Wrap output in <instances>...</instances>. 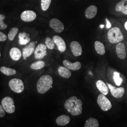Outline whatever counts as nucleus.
<instances>
[{
  "instance_id": "nucleus-1",
  "label": "nucleus",
  "mask_w": 127,
  "mask_h": 127,
  "mask_svg": "<svg viewBox=\"0 0 127 127\" xmlns=\"http://www.w3.org/2000/svg\"><path fill=\"white\" fill-rule=\"evenodd\" d=\"M82 100L75 96H72L65 101L64 106L70 114L73 116H77L82 114Z\"/></svg>"
},
{
  "instance_id": "nucleus-2",
  "label": "nucleus",
  "mask_w": 127,
  "mask_h": 127,
  "mask_svg": "<svg viewBox=\"0 0 127 127\" xmlns=\"http://www.w3.org/2000/svg\"><path fill=\"white\" fill-rule=\"evenodd\" d=\"M53 83V80L49 75L42 76L38 80L37 83V90L39 93L43 94L49 91Z\"/></svg>"
},
{
  "instance_id": "nucleus-3",
  "label": "nucleus",
  "mask_w": 127,
  "mask_h": 127,
  "mask_svg": "<svg viewBox=\"0 0 127 127\" xmlns=\"http://www.w3.org/2000/svg\"><path fill=\"white\" fill-rule=\"evenodd\" d=\"M107 38L110 43L115 44L122 41L124 39V36L119 27H114L108 31Z\"/></svg>"
},
{
  "instance_id": "nucleus-4",
  "label": "nucleus",
  "mask_w": 127,
  "mask_h": 127,
  "mask_svg": "<svg viewBox=\"0 0 127 127\" xmlns=\"http://www.w3.org/2000/svg\"><path fill=\"white\" fill-rule=\"evenodd\" d=\"M9 85L12 91L17 93L22 92L25 89L23 81L18 78H14L10 80L9 82Z\"/></svg>"
},
{
  "instance_id": "nucleus-5",
  "label": "nucleus",
  "mask_w": 127,
  "mask_h": 127,
  "mask_svg": "<svg viewBox=\"0 0 127 127\" xmlns=\"http://www.w3.org/2000/svg\"><path fill=\"white\" fill-rule=\"evenodd\" d=\"M1 105L7 113L12 114L15 112L16 108L13 99L9 96H6L1 100Z\"/></svg>"
},
{
  "instance_id": "nucleus-6",
  "label": "nucleus",
  "mask_w": 127,
  "mask_h": 127,
  "mask_svg": "<svg viewBox=\"0 0 127 127\" xmlns=\"http://www.w3.org/2000/svg\"><path fill=\"white\" fill-rule=\"evenodd\" d=\"M97 103L101 109L104 112L108 111L112 107V104L110 101L105 96V95L102 93L98 96Z\"/></svg>"
},
{
  "instance_id": "nucleus-7",
  "label": "nucleus",
  "mask_w": 127,
  "mask_h": 127,
  "mask_svg": "<svg viewBox=\"0 0 127 127\" xmlns=\"http://www.w3.org/2000/svg\"><path fill=\"white\" fill-rule=\"evenodd\" d=\"M47 46L43 43H40L37 46L34 51V58L37 60L43 59L47 55Z\"/></svg>"
},
{
  "instance_id": "nucleus-8",
  "label": "nucleus",
  "mask_w": 127,
  "mask_h": 127,
  "mask_svg": "<svg viewBox=\"0 0 127 127\" xmlns=\"http://www.w3.org/2000/svg\"><path fill=\"white\" fill-rule=\"evenodd\" d=\"M106 84L111 91L112 95L115 98H119L123 97L125 93V90L123 88H116L109 83H106Z\"/></svg>"
},
{
  "instance_id": "nucleus-9",
  "label": "nucleus",
  "mask_w": 127,
  "mask_h": 127,
  "mask_svg": "<svg viewBox=\"0 0 127 127\" xmlns=\"http://www.w3.org/2000/svg\"><path fill=\"white\" fill-rule=\"evenodd\" d=\"M50 26L54 31L58 33L63 32L64 28L63 23L57 18H53L50 20Z\"/></svg>"
},
{
  "instance_id": "nucleus-10",
  "label": "nucleus",
  "mask_w": 127,
  "mask_h": 127,
  "mask_svg": "<svg viewBox=\"0 0 127 127\" xmlns=\"http://www.w3.org/2000/svg\"><path fill=\"white\" fill-rule=\"evenodd\" d=\"M36 18V14L32 10H25L21 15V19L25 22H31Z\"/></svg>"
},
{
  "instance_id": "nucleus-11",
  "label": "nucleus",
  "mask_w": 127,
  "mask_h": 127,
  "mask_svg": "<svg viewBox=\"0 0 127 127\" xmlns=\"http://www.w3.org/2000/svg\"><path fill=\"white\" fill-rule=\"evenodd\" d=\"M70 49L74 56L79 57L82 55V46L77 41H73L71 42Z\"/></svg>"
},
{
  "instance_id": "nucleus-12",
  "label": "nucleus",
  "mask_w": 127,
  "mask_h": 127,
  "mask_svg": "<svg viewBox=\"0 0 127 127\" xmlns=\"http://www.w3.org/2000/svg\"><path fill=\"white\" fill-rule=\"evenodd\" d=\"M35 49V43L34 42H31L29 44L26 46L23 49L22 56L24 59L32 55Z\"/></svg>"
},
{
  "instance_id": "nucleus-13",
  "label": "nucleus",
  "mask_w": 127,
  "mask_h": 127,
  "mask_svg": "<svg viewBox=\"0 0 127 127\" xmlns=\"http://www.w3.org/2000/svg\"><path fill=\"white\" fill-rule=\"evenodd\" d=\"M116 53L118 58L125 59L126 57V51L124 44L122 42L118 43L116 46Z\"/></svg>"
},
{
  "instance_id": "nucleus-14",
  "label": "nucleus",
  "mask_w": 127,
  "mask_h": 127,
  "mask_svg": "<svg viewBox=\"0 0 127 127\" xmlns=\"http://www.w3.org/2000/svg\"><path fill=\"white\" fill-rule=\"evenodd\" d=\"M55 43L57 46L59 51L63 52L66 50V44L63 39L59 35H55L53 37Z\"/></svg>"
},
{
  "instance_id": "nucleus-15",
  "label": "nucleus",
  "mask_w": 127,
  "mask_h": 127,
  "mask_svg": "<svg viewBox=\"0 0 127 127\" xmlns=\"http://www.w3.org/2000/svg\"><path fill=\"white\" fill-rule=\"evenodd\" d=\"M63 63L65 67L68 68L69 70H72L73 71L79 70L82 67L81 63L78 61L74 63H71L67 60H64Z\"/></svg>"
},
{
  "instance_id": "nucleus-16",
  "label": "nucleus",
  "mask_w": 127,
  "mask_h": 127,
  "mask_svg": "<svg viewBox=\"0 0 127 127\" xmlns=\"http://www.w3.org/2000/svg\"><path fill=\"white\" fill-rule=\"evenodd\" d=\"M97 12V8L95 5H91L87 8L85 15L87 18L92 19L94 18Z\"/></svg>"
},
{
  "instance_id": "nucleus-17",
  "label": "nucleus",
  "mask_w": 127,
  "mask_h": 127,
  "mask_svg": "<svg viewBox=\"0 0 127 127\" xmlns=\"http://www.w3.org/2000/svg\"><path fill=\"white\" fill-rule=\"evenodd\" d=\"M96 86L102 94L104 95H107L108 94L109 88L103 81L98 80L96 82Z\"/></svg>"
},
{
  "instance_id": "nucleus-18",
  "label": "nucleus",
  "mask_w": 127,
  "mask_h": 127,
  "mask_svg": "<svg viewBox=\"0 0 127 127\" xmlns=\"http://www.w3.org/2000/svg\"><path fill=\"white\" fill-rule=\"evenodd\" d=\"M9 55L11 59L14 61H18L22 56V52L19 49L14 47L9 51Z\"/></svg>"
},
{
  "instance_id": "nucleus-19",
  "label": "nucleus",
  "mask_w": 127,
  "mask_h": 127,
  "mask_svg": "<svg viewBox=\"0 0 127 127\" xmlns=\"http://www.w3.org/2000/svg\"><path fill=\"white\" fill-rule=\"evenodd\" d=\"M70 121V118L68 115H61L56 119V123L61 126H63L67 125Z\"/></svg>"
},
{
  "instance_id": "nucleus-20",
  "label": "nucleus",
  "mask_w": 127,
  "mask_h": 127,
  "mask_svg": "<svg viewBox=\"0 0 127 127\" xmlns=\"http://www.w3.org/2000/svg\"><path fill=\"white\" fill-rule=\"evenodd\" d=\"M58 73L62 77L68 79L71 76L72 73L70 70L65 66H60L58 68Z\"/></svg>"
},
{
  "instance_id": "nucleus-21",
  "label": "nucleus",
  "mask_w": 127,
  "mask_h": 127,
  "mask_svg": "<svg viewBox=\"0 0 127 127\" xmlns=\"http://www.w3.org/2000/svg\"><path fill=\"white\" fill-rule=\"evenodd\" d=\"M94 47L96 52L100 55H104L105 53V49L103 43L99 41H95Z\"/></svg>"
},
{
  "instance_id": "nucleus-22",
  "label": "nucleus",
  "mask_w": 127,
  "mask_h": 127,
  "mask_svg": "<svg viewBox=\"0 0 127 127\" xmlns=\"http://www.w3.org/2000/svg\"><path fill=\"white\" fill-rule=\"evenodd\" d=\"M99 124L98 121L96 119L93 117L89 118L85 123V127H98Z\"/></svg>"
},
{
  "instance_id": "nucleus-23",
  "label": "nucleus",
  "mask_w": 127,
  "mask_h": 127,
  "mask_svg": "<svg viewBox=\"0 0 127 127\" xmlns=\"http://www.w3.org/2000/svg\"><path fill=\"white\" fill-rule=\"evenodd\" d=\"M0 71L1 73L7 76H12L16 74L17 73L16 70L3 66L0 68Z\"/></svg>"
},
{
  "instance_id": "nucleus-24",
  "label": "nucleus",
  "mask_w": 127,
  "mask_h": 127,
  "mask_svg": "<svg viewBox=\"0 0 127 127\" xmlns=\"http://www.w3.org/2000/svg\"><path fill=\"white\" fill-rule=\"evenodd\" d=\"M45 63L43 61L38 60L32 64L30 65V67L32 70H40L43 68L45 66Z\"/></svg>"
},
{
  "instance_id": "nucleus-25",
  "label": "nucleus",
  "mask_w": 127,
  "mask_h": 127,
  "mask_svg": "<svg viewBox=\"0 0 127 127\" xmlns=\"http://www.w3.org/2000/svg\"><path fill=\"white\" fill-rule=\"evenodd\" d=\"M114 82H115V84L120 86L122 85L123 83V79L120 77V73L117 72H114V76H113Z\"/></svg>"
},
{
  "instance_id": "nucleus-26",
  "label": "nucleus",
  "mask_w": 127,
  "mask_h": 127,
  "mask_svg": "<svg viewBox=\"0 0 127 127\" xmlns=\"http://www.w3.org/2000/svg\"><path fill=\"white\" fill-rule=\"evenodd\" d=\"M18 28L17 27H13L11 29L8 34V39L9 41H13L16 35L18 33Z\"/></svg>"
},
{
  "instance_id": "nucleus-27",
  "label": "nucleus",
  "mask_w": 127,
  "mask_h": 127,
  "mask_svg": "<svg viewBox=\"0 0 127 127\" xmlns=\"http://www.w3.org/2000/svg\"><path fill=\"white\" fill-rule=\"evenodd\" d=\"M45 45L49 50H53L55 48L54 41L50 37H47L45 39Z\"/></svg>"
},
{
  "instance_id": "nucleus-28",
  "label": "nucleus",
  "mask_w": 127,
  "mask_h": 127,
  "mask_svg": "<svg viewBox=\"0 0 127 127\" xmlns=\"http://www.w3.org/2000/svg\"><path fill=\"white\" fill-rule=\"evenodd\" d=\"M51 0H41V8L43 11H46L50 6Z\"/></svg>"
},
{
  "instance_id": "nucleus-29",
  "label": "nucleus",
  "mask_w": 127,
  "mask_h": 127,
  "mask_svg": "<svg viewBox=\"0 0 127 127\" xmlns=\"http://www.w3.org/2000/svg\"><path fill=\"white\" fill-rule=\"evenodd\" d=\"M5 18L6 17L4 15L0 14V30H4L8 27V25L4 22Z\"/></svg>"
},
{
  "instance_id": "nucleus-30",
  "label": "nucleus",
  "mask_w": 127,
  "mask_h": 127,
  "mask_svg": "<svg viewBox=\"0 0 127 127\" xmlns=\"http://www.w3.org/2000/svg\"><path fill=\"white\" fill-rule=\"evenodd\" d=\"M127 0H121L120 2H119L116 5L115 9L116 11L121 12V9L123 6L127 2Z\"/></svg>"
},
{
  "instance_id": "nucleus-31",
  "label": "nucleus",
  "mask_w": 127,
  "mask_h": 127,
  "mask_svg": "<svg viewBox=\"0 0 127 127\" xmlns=\"http://www.w3.org/2000/svg\"><path fill=\"white\" fill-rule=\"evenodd\" d=\"M7 39L6 35L2 32H0V41H4Z\"/></svg>"
},
{
  "instance_id": "nucleus-32",
  "label": "nucleus",
  "mask_w": 127,
  "mask_h": 127,
  "mask_svg": "<svg viewBox=\"0 0 127 127\" xmlns=\"http://www.w3.org/2000/svg\"><path fill=\"white\" fill-rule=\"evenodd\" d=\"M1 104H0V118H3L5 115V112Z\"/></svg>"
},
{
  "instance_id": "nucleus-33",
  "label": "nucleus",
  "mask_w": 127,
  "mask_h": 127,
  "mask_svg": "<svg viewBox=\"0 0 127 127\" xmlns=\"http://www.w3.org/2000/svg\"><path fill=\"white\" fill-rule=\"evenodd\" d=\"M121 12H122L123 14L127 15V1L122 7L121 10Z\"/></svg>"
},
{
  "instance_id": "nucleus-34",
  "label": "nucleus",
  "mask_w": 127,
  "mask_h": 127,
  "mask_svg": "<svg viewBox=\"0 0 127 127\" xmlns=\"http://www.w3.org/2000/svg\"><path fill=\"white\" fill-rule=\"evenodd\" d=\"M105 21H106V28L107 29L110 28V27H111V24L110 23V22L109 21V20L107 18L105 19Z\"/></svg>"
},
{
  "instance_id": "nucleus-35",
  "label": "nucleus",
  "mask_w": 127,
  "mask_h": 127,
  "mask_svg": "<svg viewBox=\"0 0 127 127\" xmlns=\"http://www.w3.org/2000/svg\"><path fill=\"white\" fill-rule=\"evenodd\" d=\"M124 27H125V28L127 30V21H126L124 24Z\"/></svg>"
},
{
  "instance_id": "nucleus-36",
  "label": "nucleus",
  "mask_w": 127,
  "mask_h": 127,
  "mask_svg": "<svg viewBox=\"0 0 127 127\" xmlns=\"http://www.w3.org/2000/svg\"><path fill=\"white\" fill-rule=\"evenodd\" d=\"M103 27H104V25H101V28H103Z\"/></svg>"
},
{
  "instance_id": "nucleus-37",
  "label": "nucleus",
  "mask_w": 127,
  "mask_h": 127,
  "mask_svg": "<svg viewBox=\"0 0 127 127\" xmlns=\"http://www.w3.org/2000/svg\"></svg>"
}]
</instances>
